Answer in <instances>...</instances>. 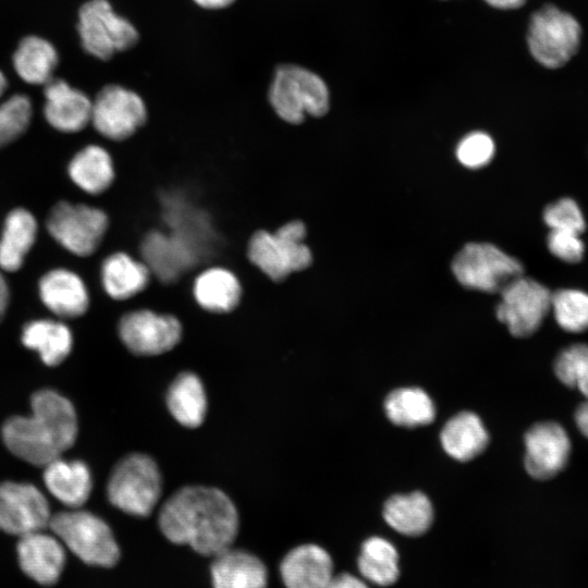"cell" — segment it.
Returning a JSON list of instances; mask_svg holds the SVG:
<instances>
[{"label": "cell", "instance_id": "6da1fadb", "mask_svg": "<svg viewBox=\"0 0 588 588\" xmlns=\"http://www.w3.org/2000/svg\"><path fill=\"white\" fill-rule=\"evenodd\" d=\"M158 525L171 542L215 556L232 547L240 517L235 504L224 491L210 486L188 485L164 501L159 510Z\"/></svg>", "mask_w": 588, "mask_h": 588}, {"label": "cell", "instance_id": "7a4b0ae2", "mask_svg": "<svg viewBox=\"0 0 588 588\" xmlns=\"http://www.w3.org/2000/svg\"><path fill=\"white\" fill-rule=\"evenodd\" d=\"M30 407L29 416H14L3 424L2 440L15 456L44 467L74 444L77 417L73 404L52 390L35 392Z\"/></svg>", "mask_w": 588, "mask_h": 588}, {"label": "cell", "instance_id": "3957f363", "mask_svg": "<svg viewBox=\"0 0 588 588\" xmlns=\"http://www.w3.org/2000/svg\"><path fill=\"white\" fill-rule=\"evenodd\" d=\"M307 233V225L301 219L290 220L272 232L257 230L247 243V259L271 281L281 283L313 265Z\"/></svg>", "mask_w": 588, "mask_h": 588}, {"label": "cell", "instance_id": "277c9868", "mask_svg": "<svg viewBox=\"0 0 588 588\" xmlns=\"http://www.w3.org/2000/svg\"><path fill=\"white\" fill-rule=\"evenodd\" d=\"M272 111L283 122L301 125L307 117L320 118L330 106L324 81L316 73L294 64L280 65L268 90Z\"/></svg>", "mask_w": 588, "mask_h": 588}, {"label": "cell", "instance_id": "5b68a950", "mask_svg": "<svg viewBox=\"0 0 588 588\" xmlns=\"http://www.w3.org/2000/svg\"><path fill=\"white\" fill-rule=\"evenodd\" d=\"M162 494V475L157 462L148 454L132 453L113 467L107 495L120 511L146 517L158 505Z\"/></svg>", "mask_w": 588, "mask_h": 588}, {"label": "cell", "instance_id": "8992f818", "mask_svg": "<svg viewBox=\"0 0 588 588\" xmlns=\"http://www.w3.org/2000/svg\"><path fill=\"white\" fill-rule=\"evenodd\" d=\"M53 535L84 563L110 567L120 559V548L109 525L88 511L72 509L51 516Z\"/></svg>", "mask_w": 588, "mask_h": 588}, {"label": "cell", "instance_id": "52a82bcc", "mask_svg": "<svg viewBox=\"0 0 588 588\" xmlns=\"http://www.w3.org/2000/svg\"><path fill=\"white\" fill-rule=\"evenodd\" d=\"M581 27L566 11L547 4L536 11L527 30V46L532 58L542 66L559 69L578 51Z\"/></svg>", "mask_w": 588, "mask_h": 588}, {"label": "cell", "instance_id": "ba28073f", "mask_svg": "<svg viewBox=\"0 0 588 588\" xmlns=\"http://www.w3.org/2000/svg\"><path fill=\"white\" fill-rule=\"evenodd\" d=\"M46 224L51 237L66 250L89 257L101 246L110 218L99 207L59 201L51 208Z\"/></svg>", "mask_w": 588, "mask_h": 588}, {"label": "cell", "instance_id": "9c48e42d", "mask_svg": "<svg viewBox=\"0 0 588 588\" xmlns=\"http://www.w3.org/2000/svg\"><path fill=\"white\" fill-rule=\"evenodd\" d=\"M452 271L465 287L499 292L523 275L524 268L514 257L490 243H468L454 257Z\"/></svg>", "mask_w": 588, "mask_h": 588}, {"label": "cell", "instance_id": "30bf717a", "mask_svg": "<svg viewBox=\"0 0 588 588\" xmlns=\"http://www.w3.org/2000/svg\"><path fill=\"white\" fill-rule=\"evenodd\" d=\"M118 334L131 353L156 356L173 350L181 342L183 323L172 313L138 307L120 317Z\"/></svg>", "mask_w": 588, "mask_h": 588}, {"label": "cell", "instance_id": "8fae6325", "mask_svg": "<svg viewBox=\"0 0 588 588\" xmlns=\"http://www.w3.org/2000/svg\"><path fill=\"white\" fill-rule=\"evenodd\" d=\"M77 29L84 50L103 61L138 41L133 24L118 15L107 0L84 3L78 12Z\"/></svg>", "mask_w": 588, "mask_h": 588}, {"label": "cell", "instance_id": "7c38bea8", "mask_svg": "<svg viewBox=\"0 0 588 588\" xmlns=\"http://www.w3.org/2000/svg\"><path fill=\"white\" fill-rule=\"evenodd\" d=\"M147 121L148 108L142 96L123 86L107 85L91 100L90 124L110 142L130 139Z\"/></svg>", "mask_w": 588, "mask_h": 588}, {"label": "cell", "instance_id": "4fadbf2b", "mask_svg": "<svg viewBox=\"0 0 588 588\" xmlns=\"http://www.w3.org/2000/svg\"><path fill=\"white\" fill-rule=\"evenodd\" d=\"M500 294L497 317L517 338L535 333L551 309L552 293L531 278L520 275L512 280Z\"/></svg>", "mask_w": 588, "mask_h": 588}, {"label": "cell", "instance_id": "5bb4252c", "mask_svg": "<svg viewBox=\"0 0 588 588\" xmlns=\"http://www.w3.org/2000/svg\"><path fill=\"white\" fill-rule=\"evenodd\" d=\"M51 516L48 500L34 485L0 483V530L19 537L45 530Z\"/></svg>", "mask_w": 588, "mask_h": 588}, {"label": "cell", "instance_id": "9a60e30c", "mask_svg": "<svg viewBox=\"0 0 588 588\" xmlns=\"http://www.w3.org/2000/svg\"><path fill=\"white\" fill-rule=\"evenodd\" d=\"M526 471L535 479L547 480L564 469L571 454V440L554 421L531 426L524 437Z\"/></svg>", "mask_w": 588, "mask_h": 588}, {"label": "cell", "instance_id": "2e32d148", "mask_svg": "<svg viewBox=\"0 0 588 588\" xmlns=\"http://www.w3.org/2000/svg\"><path fill=\"white\" fill-rule=\"evenodd\" d=\"M57 536L44 530L20 537L16 546L22 571L42 586L54 585L65 564V550Z\"/></svg>", "mask_w": 588, "mask_h": 588}, {"label": "cell", "instance_id": "e0dca14e", "mask_svg": "<svg viewBox=\"0 0 588 588\" xmlns=\"http://www.w3.org/2000/svg\"><path fill=\"white\" fill-rule=\"evenodd\" d=\"M44 114L57 131L77 133L83 131L91 118L89 97L61 78H51L45 84Z\"/></svg>", "mask_w": 588, "mask_h": 588}, {"label": "cell", "instance_id": "ac0fdd59", "mask_svg": "<svg viewBox=\"0 0 588 588\" xmlns=\"http://www.w3.org/2000/svg\"><path fill=\"white\" fill-rule=\"evenodd\" d=\"M192 295L201 310L213 315H226L238 308L243 298V286L231 269L211 266L195 275Z\"/></svg>", "mask_w": 588, "mask_h": 588}, {"label": "cell", "instance_id": "d6986e66", "mask_svg": "<svg viewBox=\"0 0 588 588\" xmlns=\"http://www.w3.org/2000/svg\"><path fill=\"white\" fill-rule=\"evenodd\" d=\"M99 275L102 290L117 302L139 296L152 280L148 266L123 250L112 252L103 258Z\"/></svg>", "mask_w": 588, "mask_h": 588}, {"label": "cell", "instance_id": "ffe728a7", "mask_svg": "<svg viewBox=\"0 0 588 588\" xmlns=\"http://www.w3.org/2000/svg\"><path fill=\"white\" fill-rule=\"evenodd\" d=\"M280 575L286 588H327L334 576L332 559L317 544H302L283 558Z\"/></svg>", "mask_w": 588, "mask_h": 588}, {"label": "cell", "instance_id": "44dd1931", "mask_svg": "<svg viewBox=\"0 0 588 588\" xmlns=\"http://www.w3.org/2000/svg\"><path fill=\"white\" fill-rule=\"evenodd\" d=\"M44 305L58 317L76 318L89 306L86 284L75 272L53 269L41 277L38 284Z\"/></svg>", "mask_w": 588, "mask_h": 588}, {"label": "cell", "instance_id": "7402d4cb", "mask_svg": "<svg viewBox=\"0 0 588 588\" xmlns=\"http://www.w3.org/2000/svg\"><path fill=\"white\" fill-rule=\"evenodd\" d=\"M213 558L210 569L213 588L267 587V568L256 555L230 547Z\"/></svg>", "mask_w": 588, "mask_h": 588}, {"label": "cell", "instance_id": "603a6c76", "mask_svg": "<svg viewBox=\"0 0 588 588\" xmlns=\"http://www.w3.org/2000/svg\"><path fill=\"white\" fill-rule=\"evenodd\" d=\"M44 467L45 485L58 501L71 509H79L88 500L93 480L84 462L59 457Z\"/></svg>", "mask_w": 588, "mask_h": 588}, {"label": "cell", "instance_id": "cb8c5ba5", "mask_svg": "<svg viewBox=\"0 0 588 588\" xmlns=\"http://www.w3.org/2000/svg\"><path fill=\"white\" fill-rule=\"evenodd\" d=\"M69 175L83 192L93 196L101 195L115 182L113 156L101 145H87L70 161Z\"/></svg>", "mask_w": 588, "mask_h": 588}, {"label": "cell", "instance_id": "d4e9b609", "mask_svg": "<svg viewBox=\"0 0 588 588\" xmlns=\"http://www.w3.org/2000/svg\"><path fill=\"white\" fill-rule=\"evenodd\" d=\"M171 416L183 427L198 428L206 419L208 397L201 379L183 371L171 382L166 395Z\"/></svg>", "mask_w": 588, "mask_h": 588}, {"label": "cell", "instance_id": "484cf974", "mask_svg": "<svg viewBox=\"0 0 588 588\" xmlns=\"http://www.w3.org/2000/svg\"><path fill=\"white\" fill-rule=\"evenodd\" d=\"M440 442L452 458L467 462L487 448L489 433L479 416L461 412L445 422L440 432Z\"/></svg>", "mask_w": 588, "mask_h": 588}, {"label": "cell", "instance_id": "4316f807", "mask_svg": "<svg viewBox=\"0 0 588 588\" xmlns=\"http://www.w3.org/2000/svg\"><path fill=\"white\" fill-rule=\"evenodd\" d=\"M37 221L24 208H15L5 218L0 238V270L15 272L35 243Z\"/></svg>", "mask_w": 588, "mask_h": 588}, {"label": "cell", "instance_id": "83f0119b", "mask_svg": "<svg viewBox=\"0 0 588 588\" xmlns=\"http://www.w3.org/2000/svg\"><path fill=\"white\" fill-rule=\"evenodd\" d=\"M383 517L397 532L416 537L425 534L431 526L433 509L426 494L414 491L392 495L384 504Z\"/></svg>", "mask_w": 588, "mask_h": 588}, {"label": "cell", "instance_id": "f1b7e54d", "mask_svg": "<svg viewBox=\"0 0 588 588\" xmlns=\"http://www.w3.org/2000/svg\"><path fill=\"white\" fill-rule=\"evenodd\" d=\"M21 340L24 346L37 351L47 366L61 364L70 354L73 343L68 326L50 319L26 323Z\"/></svg>", "mask_w": 588, "mask_h": 588}, {"label": "cell", "instance_id": "f546056e", "mask_svg": "<svg viewBox=\"0 0 588 588\" xmlns=\"http://www.w3.org/2000/svg\"><path fill=\"white\" fill-rule=\"evenodd\" d=\"M58 60L57 50L48 40L27 36L13 54V66L24 82L45 85L52 78Z\"/></svg>", "mask_w": 588, "mask_h": 588}, {"label": "cell", "instance_id": "4dcf8cb0", "mask_svg": "<svg viewBox=\"0 0 588 588\" xmlns=\"http://www.w3.org/2000/svg\"><path fill=\"white\" fill-rule=\"evenodd\" d=\"M384 412L392 424L406 428L426 426L436 416L431 397L419 388H400L390 392L384 401Z\"/></svg>", "mask_w": 588, "mask_h": 588}, {"label": "cell", "instance_id": "1f68e13d", "mask_svg": "<svg viewBox=\"0 0 588 588\" xmlns=\"http://www.w3.org/2000/svg\"><path fill=\"white\" fill-rule=\"evenodd\" d=\"M357 564L362 576L378 586H390L400 575L399 553L390 541L381 537L364 541Z\"/></svg>", "mask_w": 588, "mask_h": 588}, {"label": "cell", "instance_id": "d6a6232c", "mask_svg": "<svg viewBox=\"0 0 588 588\" xmlns=\"http://www.w3.org/2000/svg\"><path fill=\"white\" fill-rule=\"evenodd\" d=\"M7 88V77L0 71V147L22 136L33 114L32 101L26 95L14 94L2 99Z\"/></svg>", "mask_w": 588, "mask_h": 588}, {"label": "cell", "instance_id": "836d02e7", "mask_svg": "<svg viewBox=\"0 0 588 588\" xmlns=\"http://www.w3.org/2000/svg\"><path fill=\"white\" fill-rule=\"evenodd\" d=\"M550 310L565 331L576 333L588 329V294L580 290L562 289L552 293Z\"/></svg>", "mask_w": 588, "mask_h": 588}, {"label": "cell", "instance_id": "e575fe53", "mask_svg": "<svg viewBox=\"0 0 588 588\" xmlns=\"http://www.w3.org/2000/svg\"><path fill=\"white\" fill-rule=\"evenodd\" d=\"M556 378L577 389L588 400V344H573L562 350L553 364Z\"/></svg>", "mask_w": 588, "mask_h": 588}, {"label": "cell", "instance_id": "d590c367", "mask_svg": "<svg viewBox=\"0 0 588 588\" xmlns=\"http://www.w3.org/2000/svg\"><path fill=\"white\" fill-rule=\"evenodd\" d=\"M543 221L550 230L572 231L581 234L586 228L579 206L568 197L547 206L543 211Z\"/></svg>", "mask_w": 588, "mask_h": 588}, {"label": "cell", "instance_id": "8d00e7d4", "mask_svg": "<svg viewBox=\"0 0 588 588\" xmlns=\"http://www.w3.org/2000/svg\"><path fill=\"white\" fill-rule=\"evenodd\" d=\"M494 155V143L483 132H473L461 139L456 147V158L470 169L481 168L490 162Z\"/></svg>", "mask_w": 588, "mask_h": 588}, {"label": "cell", "instance_id": "74e56055", "mask_svg": "<svg viewBox=\"0 0 588 588\" xmlns=\"http://www.w3.org/2000/svg\"><path fill=\"white\" fill-rule=\"evenodd\" d=\"M547 245L552 255L571 264L580 261L585 252L580 234L572 231L550 230Z\"/></svg>", "mask_w": 588, "mask_h": 588}, {"label": "cell", "instance_id": "f35d334b", "mask_svg": "<svg viewBox=\"0 0 588 588\" xmlns=\"http://www.w3.org/2000/svg\"><path fill=\"white\" fill-rule=\"evenodd\" d=\"M327 588H368V586L356 576L343 573L333 576Z\"/></svg>", "mask_w": 588, "mask_h": 588}, {"label": "cell", "instance_id": "ab89813d", "mask_svg": "<svg viewBox=\"0 0 588 588\" xmlns=\"http://www.w3.org/2000/svg\"><path fill=\"white\" fill-rule=\"evenodd\" d=\"M575 422L579 431L588 438V400L583 402L575 412Z\"/></svg>", "mask_w": 588, "mask_h": 588}, {"label": "cell", "instance_id": "60d3db41", "mask_svg": "<svg viewBox=\"0 0 588 588\" xmlns=\"http://www.w3.org/2000/svg\"><path fill=\"white\" fill-rule=\"evenodd\" d=\"M489 5L501 9L512 10L522 7L527 0H485Z\"/></svg>", "mask_w": 588, "mask_h": 588}, {"label": "cell", "instance_id": "b9f144b4", "mask_svg": "<svg viewBox=\"0 0 588 588\" xmlns=\"http://www.w3.org/2000/svg\"><path fill=\"white\" fill-rule=\"evenodd\" d=\"M9 304V287L0 271V321L3 318Z\"/></svg>", "mask_w": 588, "mask_h": 588}, {"label": "cell", "instance_id": "7bdbcfd3", "mask_svg": "<svg viewBox=\"0 0 588 588\" xmlns=\"http://www.w3.org/2000/svg\"><path fill=\"white\" fill-rule=\"evenodd\" d=\"M199 7L205 9H223L229 7L234 0H194Z\"/></svg>", "mask_w": 588, "mask_h": 588}]
</instances>
